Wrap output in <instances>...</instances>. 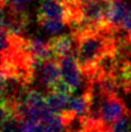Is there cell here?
Wrapping results in <instances>:
<instances>
[{"instance_id":"6da1fadb","label":"cell","mask_w":131,"mask_h":132,"mask_svg":"<svg viewBox=\"0 0 131 132\" xmlns=\"http://www.w3.org/2000/svg\"><path fill=\"white\" fill-rule=\"evenodd\" d=\"M129 114L130 110L126 103L118 94H116L103 97L97 104L96 110L90 116L98 118L106 127L110 128L114 122Z\"/></svg>"},{"instance_id":"7a4b0ae2","label":"cell","mask_w":131,"mask_h":132,"mask_svg":"<svg viewBox=\"0 0 131 132\" xmlns=\"http://www.w3.org/2000/svg\"><path fill=\"white\" fill-rule=\"evenodd\" d=\"M72 4L64 0H42L37 20H58L70 25L72 20Z\"/></svg>"},{"instance_id":"3957f363","label":"cell","mask_w":131,"mask_h":132,"mask_svg":"<svg viewBox=\"0 0 131 132\" xmlns=\"http://www.w3.org/2000/svg\"><path fill=\"white\" fill-rule=\"evenodd\" d=\"M60 65L61 79L71 87L73 92L78 91L82 86L84 73L74 55H69L58 59Z\"/></svg>"},{"instance_id":"277c9868","label":"cell","mask_w":131,"mask_h":132,"mask_svg":"<svg viewBox=\"0 0 131 132\" xmlns=\"http://www.w3.org/2000/svg\"><path fill=\"white\" fill-rule=\"evenodd\" d=\"M35 77L38 78L39 82L48 91H50L55 84L59 80H61L59 61H57L56 58H51L37 63L35 69Z\"/></svg>"},{"instance_id":"5b68a950","label":"cell","mask_w":131,"mask_h":132,"mask_svg":"<svg viewBox=\"0 0 131 132\" xmlns=\"http://www.w3.org/2000/svg\"><path fill=\"white\" fill-rule=\"evenodd\" d=\"M51 51L56 59H60L69 55H73L77 49V39L72 34L56 35L49 40Z\"/></svg>"},{"instance_id":"8992f818","label":"cell","mask_w":131,"mask_h":132,"mask_svg":"<svg viewBox=\"0 0 131 132\" xmlns=\"http://www.w3.org/2000/svg\"><path fill=\"white\" fill-rule=\"evenodd\" d=\"M129 10L126 0H108L107 9V23L110 29L121 31V22Z\"/></svg>"},{"instance_id":"52a82bcc","label":"cell","mask_w":131,"mask_h":132,"mask_svg":"<svg viewBox=\"0 0 131 132\" xmlns=\"http://www.w3.org/2000/svg\"><path fill=\"white\" fill-rule=\"evenodd\" d=\"M26 47L30 56L35 63H39L42 61L55 58L49 42H45L40 37H33V38L27 39Z\"/></svg>"},{"instance_id":"ba28073f","label":"cell","mask_w":131,"mask_h":132,"mask_svg":"<svg viewBox=\"0 0 131 132\" xmlns=\"http://www.w3.org/2000/svg\"><path fill=\"white\" fill-rule=\"evenodd\" d=\"M70 98H71L70 95L54 92V91H49L45 95V100H46V103H47L48 108L51 111L60 115L68 111Z\"/></svg>"},{"instance_id":"9c48e42d","label":"cell","mask_w":131,"mask_h":132,"mask_svg":"<svg viewBox=\"0 0 131 132\" xmlns=\"http://www.w3.org/2000/svg\"><path fill=\"white\" fill-rule=\"evenodd\" d=\"M32 0H1V9L13 14H27V8Z\"/></svg>"},{"instance_id":"30bf717a","label":"cell","mask_w":131,"mask_h":132,"mask_svg":"<svg viewBox=\"0 0 131 132\" xmlns=\"http://www.w3.org/2000/svg\"><path fill=\"white\" fill-rule=\"evenodd\" d=\"M37 22H38L39 26L46 33L55 36L59 34L64 29V26L67 25L64 22L58 21V20H37Z\"/></svg>"},{"instance_id":"8fae6325","label":"cell","mask_w":131,"mask_h":132,"mask_svg":"<svg viewBox=\"0 0 131 132\" xmlns=\"http://www.w3.org/2000/svg\"><path fill=\"white\" fill-rule=\"evenodd\" d=\"M109 132H131V114L114 122L110 126Z\"/></svg>"},{"instance_id":"7c38bea8","label":"cell","mask_w":131,"mask_h":132,"mask_svg":"<svg viewBox=\"0 0 131 132\" xmlns=\"http://www.w3.org/2000/svg\"><path fill=\"white\" fill-rule=\"evenodd\" d=\"M121 30L127 32V34H131V7L129 8L127 14L121 22Z\"/></svg>"},{"instance_id":"4fadbf2b","label":"cell","mask_w":131,"mask_h":132,"mask_svg":"<svg viewBox=\"0 0 131 132\" xmlns=\"http://www.w3.org/2000/svg\"><path fill=\"white\" fill-rule=\"evenodd\" d=\"M88 1H91V0H76V3L77 4H83V3H86Z\"/></svg>"},{"instance_id":"5bb4252c","label":"cell","mask_w":131,"mask_h":132,"mask_svg":"<svg viewBox=\"0 0 131 132\" xmlns=\"http://www.w3.org/2000/svg\"><path fill=\"white\" fill-rule=\"evenodd\" d=\"M64 1L68 3H76V0H64Z\"/></svg>"}]
</instances>
